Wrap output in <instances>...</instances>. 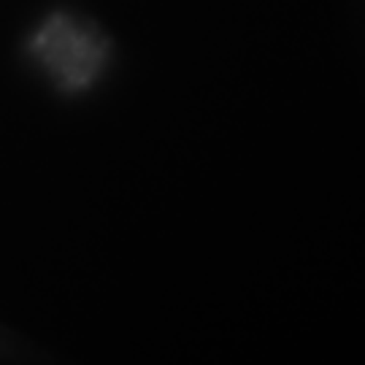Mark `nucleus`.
<instances>
[]
</instances>
